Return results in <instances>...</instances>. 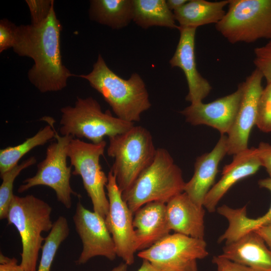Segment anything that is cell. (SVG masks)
<instances>
[{"mask_svg": "<svg viewBox=\"0 0 271 271\" xmlns=\"http://www.w3.org/2000/svg\"><path fill=\"white\" fill-rule=\"evenodd\" d=\"M220 255L257 271H271V250L254 231L225 244Z\"/></svg>", "mask_w": 271, "mask_h": 271, "instance_id": "ffe728a7", "label": "cell"}, {"mask_svg": "<svg viewBox=\"0 0 271 271\" xmlns=\"http://www.w3.org/2000/svg\"><path fill=\"white\" fill-rule=\"evenodd\" d=\"M44 120L49 122V125L41 128L35 135L18 145L0 150L1 175L18 164L19 160L33 149L43 146L55 138L56 131L54 127L53 119L46 117Z\"/></svg>", "mask_w": 271, "mask_h": 271, "instance_id": "cb8c5ba5", "label": "cell"}, {"mask_svg": "<svg viewBox=\"0 0 271 271\" xmlns=\"http://www.w3.org/2000/svg\"><path fill=\"white\" fill-rule=\"evenodd\" d=\"M59 132L62 136L80 139L84 138L93 144L123 133L134 123L113 116L109 110L103 112L99 102L92 97H77L74 106L61 108Z\"/></svg>", "mask_w": 271, "mask_h": 271, "instance_id": "8992f818", "label": "cell"}, {"mask_svg": "<svg viewBox=\"0 0 271 271\" xmlns=\"http://www.w3.org/2000/svg\"><path fill=\"white\" fill-rule=\"evenodd\" d=\"M106 143H88L73 138L68 147L67 156L73 175L81 177L84 188L96 212L104 219L108 213L109 201L105 191L108 176L102 169L100 159L104 153Z\"/></svg>", "mask_w": 271, "mask_h": 271, "instance_id": "ba28073f", "label": "cell"}, {"mask_svg": "<svg viewBox=\"0 0 271 271\" xmlns=\"http://www.w3.org/2000/svg\"><path fill=\"white\" fill-rule=\"evenodd\" d=\"M133 215L132 224L137 251L149 248L170 234L166 203L158 201L148 203Z\"/></svg>", "mask_w": 271, "mask_h": 271, "instance_id": "ac0fdd59", "label": "cell"}, {"mask_svg": "<svg viewBox=\"0 0 271 271\" xmlns=\"http://www.w3.org/2000/svg\"><path fill=\"white\" fill-rule=\"evenodd\" d=\"M263 76L255 69L243 82V90L239 107L227 134V154L234 155L247 149L250 131L255 125L259 98L263 90Z\"/></svg>", "mask_w": 271, "mask_h": 271, "instance_id": "4fadbf2b", "label": "cell"}, {"mask_svg": "<svg viewBox=\"0 0 271 271\" xmlns=\"http://www.w3.org/2000/svg\"><path fill=\"white\" fill-rule=\"evenodd\" d=\"M62 30L54 5L42 23L16 27L12 48L18 55L34 60L28 77L30 82L42 93L62 90L67 86L68 78L75 76L62 63L60 51Z\"/></svg>", "mask_w": 271, "mask_h": 271, "instance_id": "6da1fadb", "label": "cell"}, {"mask_svg": "<svg viewBox=\"0 0 271 271\" xmlns=\"http://www.w3.org/2000/svg\"><path fill=\"white\" fill-rule=\"evenodd\" d=\"M188 0H167V5L171 11H175L182 7Z\"/></svg>", "mask_w": 271, "mask_h": 271, "instance_id": "e575fe53", "label": "cell"}, {"mask_svg": "<svg viewBox=\"0 0 271 271\" xmlns=\"http://www.w3.org/2000/svg\"><path fill=\"white\" fill-rule=\"evenodd\" d=\"M212 262L217 266V271H257L232 261L221 255L214 256Z\"/></svg>", "mask_w": 271, "mask_h": 271, "instance_id": "4dcf8cb0", "label": "cell"}, {"mask_svg": "<svg viewBox=\"0 0 271 271\" xmlns=\"http://www.w3.org/2000/svg\"><path fill=\"white\" fill-rule=\"evenodd\" d=\"M186 182L182 172L169 152L157 149L151 164L122 193L123 200L133 214L144 205L154 201L165 203L184 192Z\"/></svg>", "mask_w": 271, "mask_h": 271, "instance_id": "3957f363", "label": "cell"}, {"mask_svg": "<svg viewBox=\"0 0 271 271\" xmlns=\"http://www.w3.org/2000/svg\"><path fill=\"white\" fill-rule=\"evenodd\" d=\"M69 227L67 219L60 216L45 238L38 271H50L52 262L61 244L67 238Z\"/></svg>", "mask_w": 271, "mask_h": 271, "instance_id": "d4e9b609", "label": "cell"}, {"mask_svg": "<svg viewBox=\"0 0 271 271\" xmlns=\"http://www.w3.org/2000/svg\"><path fill=\"white\" fill-rule=\"evenodd\" d=\"M258 184L260 187L265 188L271 193V178L260 179L258 181ZM268 211L271 212V204Z\"/></svg>", "mask_w": 271, "mask_h": 271, "instance_id": "8d00e7d4", "label": "cell"}, {"mask_svg": "<svg viewBox=\"0 0 271 271\" xmlns=\"http://www.w3.org/2000/svg\"><path fill=\"white\" fill-rule=\"evenodd\" d=\"M73 138L60 136L56 131V141L48 146L45 159L37 165L36 174L23 181L18 192L22 193L33 187L46 186L55 191L58 201L71 208L72 195L80 196L71 187V166L67 163L68 147Z\"/></svg>", "mask_w": 271, "mask_h": 271, "instance_id": "9c48e42d", "label": "cell"}, {"mask_svg": "<svg viewBox=\"0 0 271 271\" xmlns=\"http://www.w3.org/2000/svg\"><path fill=\"white\" fill-rule=\"evenodd\" d=\"M35 157H31L18 164L2 175V183L0 186V219H7L9 208L14 196V182L20 173L24 169L36 163Z\"/></svg>", "mask_w": 271, "mask_h": 271, "instance_id": "484cf974", "label": "cell"}, {"mask_svg": "<svg viewBox=\"0 0 271 271\" xmlns=\"http://www.w3.org/2000/svg\"><path fill=\"white\" fill-rule=\"evenodd\" d=\"M108 138L107 155L114 159L110 171L122 193L151 164L157 149L151 133L142 126H133L123 133Z\"/></svg>", "mask_w": 271, "mask_h": 271, "instance_id": "5b68a950", "label": "cell"}, {"mask_svg": "<svg viewBox=\"0 0 271 271\" xmlns=\"http://www.w3.org/2000/svg\"><path fill=\"white\" fill-rule=\"evenodd\" d=\"M137 271H159L149 261L143 259L140 267Z\"/></svg>", "mask_w": 271, "mask_h": 271, "instance_id": "d590c367", "label": "cell"}, {"mask_svg": "<svg viewBox=\"0 0 271 271\" xmlns=\"http://www.w3.org/2000/svg\"><path fill=\"white\" fill-rule=\"evenodd\" d=\"M78 76L87 80L122 120L139 121L141 114L151 106L145 83L140 75L134 73L128 79L119 77L108 67L100 54L91 72Z\"/></svg>", "mask_w": 271, "mask_h": 271, "instance_id": "7a4b0ae2", "label": "cell"}, {"mask_svg": "<svg viewBox=\"0 0 271 271\" xmlns=\"http://www.w3.org/2000/svg\"><path fill=\"white\" fill-rule=\"evenodd\" d=\"M256 148L261 167L265 168L271 178V145L261 142Z\"/></svg>", "mask_w": 271, "mask_h": 271, "instance_id": "1f68e13d", "label": "cell"}, {"mask_svg": "<svg viewBox=\"0 0 271 271\" xmlns=\"http://www.w3.org/2000/svg\"><path fill=\"white\" fill-rule=\"evenodd\" d=\"M254 231L263 239L271 250V223L262 226Z\"/></svg>", "mask_w": 271, "mask_h": 271, "instance_id": "836d02e7", "label": "cell"}, {"mask_svg": "<svg viewBox=\"0 0 271 271\" xmlns=\"http://www.w3.org/2000/svg\"><path fill=\"white\" fill-rule=\"evenodd\" d=\"M253 63L266 82H271V40L265 45L254 50Z\"/></svg>", "mask_w": 271, "mask_h": 271, "instance_id": "83f0119b", "label": "cell"}, {"mask_svg": "<svg viewBox=\"0 0 271 271\" xmlns=\"http://www.w3.org/2000/svg\"><path fill=\"white\" fill-rule=\"evenodd\" d=\"M216 29L231 44L271 40V0H229Z\"/></svg>", "mask_w": 271, "mask_h": 271, "instance_id": "52a82bcc", "label": "cell"}, {"mask_svg": "<svg viewBox=\"0 0 271 271\" xmlns=\"http://www.w3.org/2000/svg\"><path fill=\"white\" fill-rule=\"evenodd\" d=\"M208 254L204 239L174 232L137 255L159 271H198V260Z\"/></svg>", "mask_w": 271, "mask_h": 271, "instance_id": "30bf717a", "label": "cell"}, {"mask_svg": "<svg viewBox=\"0 0 271 271\" xmlns=\"http://www.w3.org/2000/svg\"><path fill=\"white\" fill-rule=\"evenodd\" d=\"M196 28L178 27L180 38L174 55L169 63L172 67H177L183 71L189 91L186 100L194 104L202 102L209 94L212 87L197 69L195 54Z\"/></svg>", "mask_w": 271, "mask_h": 271, "instance_id": "9a60e30c", "label": "cell"}, {"mask_svg": "<svg viewBox=\"0 0 271 271\" xmlns=\"http://www.w3.org/2000/svg\"><path fill=\"white\" fill-rule=\"evenodd\" d=\"M16 25L6 19L0 21V52L13 48Z\"/></svg>", "mask_w": 271, "mask_h": 271, "instance_id": "f546056e", "label": "cell"}, {"mask_svg": "<svg viewBox=\"0 0 271 271\" xmlns=\"http://www.w3.org/2000/svg\"><path fill=\"white\" fill-rule=\"evenodd\" d=\"M127 266L125 263H121L110 271H127Z\"/></svg>", "mask_w": 271, "mask_h": 271, "instance_id": "74e56055", "label": "cell"}, {"mask_svg": "<svg viewBox=\"0 0 271 271\" xmlns=\"http://www.w3.org/2000/svg\"><path fill=\"white\" fill-rule=\"evenodd\" d=\"M229 0L209 2L205 0L189 1L182 7L173 12L175 20L183 28H196L218 23L226 12L224 8Z\"/></svg>", "mask_w": 271, "mask_h": 271, "instance_id": "44dd1931", "label": "cell"}, {"mask_svg": "<svg viewBox=\"0 0 271 271\" xmlns=\"http://www.w3.org/2000/svg\"><path fill=\"white\" fill-rule=\"evenodd\" d=\"M255 125L263 132H271V82L267 83L260 95Z\"/></svg>", "mask_w": 271, "mask_h": 271, "instance_id": "4316f807", "label": "cell"}, {"mask_svg": "<svg viewBox=\"0 0 271 271\" xmlns=\"http://www.w3.org/2000/svg\"><path fill=\"white\" fill-rule=\"evenodd\" d=\"M243 90L242 82L230 94L208 103L200 102L191 104L180 113L192 125H206L217 129L221 134H227L235 119Z\"/></svg>", "mask_w": 271, "mask_h": 271, "instance_id": "5bb4252c", "label": "cell"}, {"mask_svg": "<svg viewBox=\"0 0 271 271\" xmlns=\"http://www.w3.org/2000/svg\"><path fill=\"white\" fill-rule=\"evenodd\" d=\"M133 21L147 29L153 26L177 28L174 13L165 0H133Z\"/></svg>", "mask_w": 271, "mask_h": 271, "instance_id": "603a6c76", "label": "cell"}, {"mask_svg": "<svg viewBox=\"0 0 271 271\" xmlns=\"http://www.w3.org/2000/svg\"><path fill=\"white\" fill-rule=\"evenodd\" d=\"M30 12L31 24L38 25L42 23L48 17L52 7L53 0H26Z\"/></svg>", "mask_w": 271, "mask_h": 271, "instance_id": "f1b7e54d", "label": "cell"}, {"mask_svg": "<svg viewBox=\"0 0 271 271\" xmlns=\"http://www.w3.org/2000/svg\"><path fill=\"white\" fill-rule=\"evenodd\" d=\"M89 18L113 29L126 27L133 17V0H92Z\"/></svg>", "mask_w": 271, "mask_h": 271, "instance_id": "7402d4cb", "label": "cell"}, {"mask_svg": "<svg viewBox=\"0 0 271 271\" xmlns=\"http://www.w3.org/2000/svg\"><path fill=\"white\" fill-rule=\"evenodd\" d=\"M169 227L175 233L204 239L205 210L195 203L185 192L173 197L166 203Z\"/></svg>", "mask_w": 271, "mask_h": 271, "instance_id": "d6986e66", "label": "cell"}, {"mask_svg": "<svg viewBox=\"0 0 271 271\" xmlns=\"http://www.w3.org/2000/svg\"><path fill=\"white\" fill-rule=\"evenodd\" d=\"M107 176L106 188L109 209L105 222L115 244L117 256L130 265L134 263L137 251L132 224L133 214L123 200L122 193L111 171Z\"/></svg>", "mask_w": 271, "mask_h": 271, "instance_id": "8fae6325", "label": "cell"}, {"mask_svg": "<svg viewBox=\"0 0 271 271\" xmlns=\"http://www.w3.org/2000/svg\"><path fill=\"white\" fill-rule=\"evenodd\" d=\"M260 167L256 148H248L234 155L232 161L223 167L221 178L207 193L203 202L204 208L214 212L218 202L232 186L255 174Z\"/></svg>", "mask_w": 271, "mask_h": 271, "instance_id": "2e32d148", "label": "cell"}, {"mask_svg": "<svg viewBox=\"0 0 271 271\" xmlns=\"http://www.w3.org/2000/svg\"><path fill=\"white\" fill-rule=\"evenodd\" d=\"M73 220L82 244V251L76 261L77 264H84L97 256H104L111 261L115 259V244L105 219L86 209L78 201Z\"/></svg>", "mask_w": 271, "mask_h": 271, "instance_id": "7c38bea8", "label": "cell"}, {"mask_svg": "<svg viewBox=\"0 0 271 271\" xmlns=\"http://www.w3.org/2000/svg\"><path fill=\"white\" fill-rule=\"evenodd\" d=\"M227 135L221 134L210 152L197 158L193 176L185 183L184 192L198 206H203L207 193L214 185L219 163L227 154Z\"/></svg>", "mask_w": 271, "mask_h": 271, "instance_id": "e0dca14e", "label": "cell"}, {"mask_svg": "<svg viewBox=\"0 0 271 271\" xmlns=\"http://www.w3.org/2000/svg\"><path fill=\"white\" fill-rule=\"evenodd\" d=\"M52 210L48 203L33 195H14L13 198L7 219L8 224L13 225L20 235V265L26 271H37L39 251L45 238L42 233L50 231L53 226Z\"/></svg>", "mask_w": 271, "mask_h": 271, "instance_id": "277c9868", "label": "cell"}, {"mask_svg": "<svg viewBox=\"0 0 271 271\" xmlns=\"http://www.w3.org/2000/svg\"><path fill=\"white\" fill-rule=\"evenodd\" d=\"M0 271H26L15 257L10 258L0 253Z\"/></svg>", "mask_w": 271, "mask_h": 271, "instance_id": "d6a6232c", "label": "cell"}]
</instances>
